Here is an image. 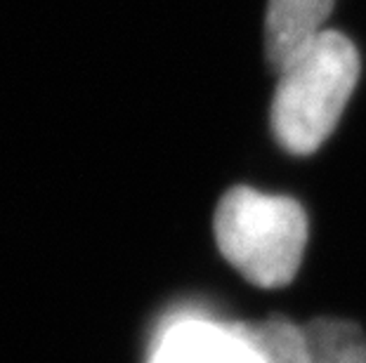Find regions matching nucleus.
I'll use <instances>...</instances> for the list:
<instances>
[{"instance_id":"5","label":"nucleus","mask_w":366,"mask_h":363,"mask_svg":"<svg viewBox=\"0 0 366 363\" xmlns=\"http://www.w3.org/2000/svg\"><path fill=\"white\" fill-rule=\"evenodd\" d=\"M237 333L258 352L262 363H310L302 326L284 316H269L258 323H234Z\"/></svg>"},{"instance_id":"7","label":"nucleus","mask_w":366,"mask_h":363,"mask_svg":"<svg viewBox=\"0 0 366 363\" xmlns=\"http://www.w3.org/2000/svg\"><path fill=\"white\" fill-rule=\"evenodd\" d=\"M147 363H152V361H147Z\"/></svg>"},{"instance_id":"2","label":"nucleus","mask_w":366,"mask_h":363,"mask_svg":"<svg viewBox=\"0 0 366 363\" xmlns=\"http://www.w3.org/2000/svg\"><path fill=\"white\" fill-rule=\"evenodd\" d=\"M215 241L246 281L258 288H284L300 269L307 215L295 198L234 187L217 205Z\"/></svg>"},{"instance_id":"6","label":"nucleus","mask_w":366,"mask_h":363,"mask_svg":"<svg viewBox=\"0 0 366 363\" xmlns=\"http://www.w3.org/2000/svg\"><path fill=\"white\" fill-rule=\"evenodd\" d=\"M310 363H366V335L352 321L315 319L302 326Z\"/></svg>"},{"instance_id":"1","label":"nucleus","mask_w":366,"mask_h":363,"mask_svg":"<svg viewBox=\"0 0 366 363\" xmlns=\"http://www.w3.org/2000/svg\"><path fill=\"white\" fill-rule=\"evenodd\" d=\"M360 68L355 43L331 29L279 68L272 133L288 153L307 156L326 142L357 88Z\"/></svg>"},{"instance_id":"4","label":"nucleus","mask_w":366,"mask_h":363,"mask_svg":"<svg viewBox=\"0 0 366 363\" xmlns=\"http://www.w3.org/2000/svg\"><path fill=\"white\" fill-rule=\"evenodd\" d=\"M333 7L336 0H267L264 55L274 71L326 31Z\"/></svg>"},{"instance_id":"3","label":"nucleus","mask_w":366,"mask_h":363,"mask_svg":"<svg viewBox=\"0 0 366 363\" xmlns=\"http://www.w3.org/2000/svg\"><path fill=\"white\" fill-rule=\"evenodd\" d=\"M152 363H262L237 333L234 323L215 321L199 309H177L161 321L149 342Z\"/></svg>"}]
</instances>
